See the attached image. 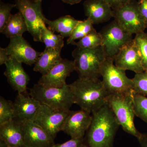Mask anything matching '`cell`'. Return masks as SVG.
<instances>
[{"instance_id":"1","label":"cell","mask_w":147,"mask_h":147,"mask_svg":"<svg viewBox=\"0 0 147 147\" xmlns=\"http://www.w3.org/2000/svg\"><path fill=\"white\" fill-rule=\"evenodd\" d=\"M92 114L91 123L84 137L88 147H113L120 125L108 103Z\"/></svg>"},{"instance_id":"2","label":"cell","mask_w":147,"mask_h":147,"mask_svg":"<svg viewBox=\"0 0 147 147\" xmlns=\"http://www.w3.org/2000/svg\"><path fill=\"white\" fill-rule=\"evenodd\" d=\"M69 85L74 104L81 109L92 114L107 104L110 94L100 79L79 78Z\"/></svg>"},{"instance_id":"3","label":"cell","mask_w":147,"mask_h":147,"mask_svg":"<svg viewBox=\"0 0 147 147\" xmlns=\"http://www.w3.org/2000/svg\"><path fill=\"white\" fill-rule=\"evenodd\" d=\"M72 56L79 78L99 79L101 66L107 58L102 46L94 48L76 47Z\"/></svg>"},{"instance_id":"4","label":"cell","mask_w":147,"mask_h":147,"mask_svg":"<svg viewBox=\"0 0 147 147\" xmlns=\"http://www.w3.org/2000/svg\"><path fill=\"white\" fill-rule=\"evenodd\" d=\"M29 94L40 103L59 111H69L74 104L73 94L69 84L61 88L46 87L38 84L30 89Z\"/></svg>"},{"instance_id":"5","label":"cell","mask_w":147,"mask_h":147,"mask_svg":"<svg viewBox=\"0 0 147 147\" xmlns=\"http://www.w3.org/2000/svg\"><path fill=\"white\" fill-rule=\"evenodd\" d=\"M132 94V91L127 93L110 94L107 103L124 131L138 139L142 133L134 124Z\"/></svg>"},{"instance_id":"6","label":"cell","mask_w":147,"mask_h":147,"mask_svg":"<svg viewBox=\"0 0 147 147\" xmlns=\"http://www.w3.org/2000/svg\"><path fill=\"white\" fill-rule=\"evenodd\" d=\"M114 59L107 58L100 69L102 82L109 94H124L132 91L131 79L127 76L125 70L114 63Z\"/></svg>"},{"instance_id":"7","label":"cell","mask_w":147,"mask_h":147,"mask_svg":"<svg viewBox=\"0 0 147 147\" xmlns=\"http://www.w3.org/2000/svg\"><path fill=\"white\" fill-rule=\"evenodd\" d=\"M101 45L107 58L114 59L120 50L133 40L132 35L123 28L116 20L101 29Z\"/></svg>"},{"instance_id":"8","label":"cell","mask_w":147,"mask_h":147,"mask_svg":"<svg viewBox=\"0 0 147 147\" xmlns=\"http://www.w3.org/2000/svg\"><path fill=\"white\" fill-rule=\"evenodd\" d=\"M16 7L23 15L28 28L35 41L40 42V34L46 27L41 8L42 1L33 0H14Z\"/></svg>"},{"instance_id":"9","label":"cell","mask_w":147,"mask_h":147,"mask_svg":"<svg viewBox=\"0 0 147 147\" xmlns=\"http://www.w3.org/2000/svg\"><path fill=\"white\" fill-rule=\"evenodd\" d=\"M113 13L114 20L130 34L145 32L146 26L139 9V2L131 0L123 7L113 10Z\"/></svg>"},{"instance_id":"10","label":"cell","mask_w":147,"mask_h":147,"mask_svg":"<svg viewBox=\"0 0 147 147\" xmlns=\"http://www.w3.org/2000/svg\"><path fill=\"white\" fill-rule=\"evenodd\" d=\"M69 111H59L41 105L33 121L54 139L58 133L61 131Z\"/></svg>"},{"instance_id":"11","label":"cell","mask_w":147,"mask_h":147,"mask_svg":"<svg viewBox=\"0 0 147 147\" xmlns=\"http://www.w3.org/2000/svg\"><path fill=\"white\" fill-rule=\"evenodd\" d=\"M90 114L82 109L70 110L61 131L73 139L84 138L91 123L92 115Z\"/></svg>"},{"instance_id":"12","label":"cell","mask_w":147,"mask_h":147,"mask_svg":"<svg viewBox=\"0 0 147 147\" xmlns=\"http://www.w3.org/2000/svg\"><path fill=\"white\" fill-rule=\"evenodd\" d=\"M5 49L9 56L29 65L34 64L41 53L35 50L22 36L11 38Z\"/></svg>"},{"instance_id":"13","label":"cell","mask_w":147,"mask_h":147,"mask_svg":"<svg viewBox=\"0 0 147 147\" xmlns=\"http://www.w3.org/2000/svg\"><path fill=\"white\" fill-rule=\"evenodd\" d=\"M74 71H75L74 61L62 59L50 71L42 75L38 84L44 87L61 88L67 84V78Z\"/></svg>"},{"instance_id":"14","label":"cell","mask_w":147,"mask_h":147,"mask_svg":"<svg viewBox=\"0 0 147 147\" xmlns=\"http://www.w3.org/2000/svg\"><path fill=\"white\" fill-rule=\"evenodd\" d=\"M114 62L117 66L125 71L130 70L135 73L145 71L141 56L134 40L120 50L114 58Z\"/></svg>"},{"instance_id":"15","label":"cell","mask_w":147,"mask_h":147,"mask_svg":"<svg viewBox=\"0 0 147 147\" xmlns=\"http://www.w3.org/2000/svg\"><path fill=\"white\" fill-rule=\"evenodd\" d=\"M5 65L6 69L4 74L11 88L19 93H28L27 86L30 78L23 68L22 63L9 56Z\"/></svg>"},{"instance_id":"16","label":"cell","mask_w":147,"mask_h":147,"mask_svg":"<svg viewBox=\"0 0 147 147\" xmlns=\"http://www.w3.org/2000/svg\"><path fill=\"white\" fill-rule=\"evenodd\" d=\"M18 93L13 102V119L22 122L33 121L41 104L30 94Z\"/></svg>"},{"instance_id":"17","label":"cell","mask_w":147,"mask_h":147,"mask_svg":"<svg viewBox=\"0 0 147 147\" xmlns=\"http://www.w3.org/2000/svg\"><path fill=\"white\" fill-rule=\"evenodd\" d=\"M21 123L26 147H52L55 144L54 139L33 121Z\"/></svg>"},{"instance_id":"18","label":"cell","mask_w":147,"mask_h":147,"mask_svg":"<svg viewBox=\"0 0 147 147\" xmlns=\"http://www.w3.org/2000/svg\"><path fill=\"white\" fill-rule=\"evenodd\" d=\"M83 6L85 15L93 25L108 22L113 18V10L105 0H86Z\"/></svg>"},{"instance_id":"19","label":"cell","mask_w":147,"mask_h":147,"mask_svg":"<svg viewBox=\"0 0 147 147\" xmlns=\"http://www.w3.org/2000/svg\"><path fill=\"white\" fill-rule=\"evenodd\" d=\"M0 139L10 147H26L21 123L13 119L1 125Z\"/></svg>"},{"instance_id":"20","label":"cell","mask_w":147,"mask_h":147,"mask_svg":"<svg viewBox=\"0 0 147 147\" xmlns=\"http://www.w3.org/2000/svg\"><path fill=\"white\" fill-rule=\"evenodd\" d=\"M61 50L45 47L34 64V71L46 74L61 61Z\"/></svg>"},{"instance_id":"21","label":"cell","mask_w":147,"mask_h":147,"mask_svg":"<svg viewBox=\"0 0 147 147\" xmlns=\"http://www.w3.org/2000/svg\"><path fill=\"white\" fill-rule=\"evenodd\" d=\"M45 25L48 26V29L54 32H57L64 38L69 37L74 29L79 22L70 15H66L51 21L44 18Z\"/></svg>"},{"instance_id":"22","label":"cell","mask_w":147,"mask_h":147,"mask_svg":"<svg viewBox=\"0 0 147 147\" xmlns=\"http://www.w3.org/2000/svg\"><path fill=\"white\" fill-rule=\"evenodd\" d=\"M28 31L26 21L22 13L18 11L14 14H11L1 33L7 38L22 36L25 32Z\"/></svg>"},{"instance_id":"23","label":"cell","mask_w":147,"mask_h":147,"mask_svg":"<svg viewBox=\"0 0 147 147\" xmlns=\"http://www.w3.org/2000/svg\"><path fill=\"white\" fill-rule=\"evenodd\" d=\"M40 38V42H43L46 47L61 50L64 45L63 37L55 34L46 27L41 31Z\"/></svg>"},{"instance_id":"24","label":"cell","mask_w":147,"mask_h":147,"mask_svg":"<svg viewBox=\"0 0 147 147\" xmlns=\"http://www.w3.org/2000/svg\"><path fill=\"white\" fill-rule=\"evenodd\" d=\"M94 29L93 24L88 18L79 21L67 40V43L72 45L76 40L82 39Z\"/></svg>"},{"instance_id":"25","label":"cell","mask_w":147,"mask_h":147,"mask_svg":"<svg viewBox=\"0 0 147 147\" xmlns=\"http://www.w3.org/2000/svg\"><path fill=\"white\" fill-rule=\"evenodd\" d=\"M102 42V37L100 32H98L94 29L78 42H74L72 45L82 48H94L101 46Z\"/></svg>"},{"instance_id":"26","label":"cell","mask_w":147,"mask_h":147,"mask_svg":"<svg viewBox=\"0 0 147 147\" xmlns=\"http://www.w3.org/2000/svg\"><path fill=\"white\" fill-rule=\"evenodd\" d=\"M133 108L135 116L147 123V97L132 90Z\"/></svg>"},{"instance_id":"27","label":"cell","mask_w":147,"mask_h":147,"mask_svg":"<svg viewBox=\"0 0 147 147\" xmlns=\"http://www.w3.org/2000/svg\"><path fill=\"white\" fill-rule=\"evenodd\" d=\"M133 40L139 50L144 69L147 71V32L136 34Z\"/></svg>"},{"instance_id":"28","label":"cell","mask_w":147,"mask_h":147,"mask_svg":"<svg viewBox=\"0 0 147 147\" xmlns=\"http://www.w3.org/2000/svg\"><path fill=\"white\" fill-rule=\"evenodd\" d=\"M13 119V102L0 96V125Z\"/></svg>"},{"instance_id":"29","label":"cell","mask_w":147,"mask_h":147,"mask_svg":"<svg viewBox=\"0 0 147 147\" xmlns=\"http://www.w3.org/2000/svg\"><path fill=\"white\" fill-rule=\"evenodd\" d=\"M134 93L147 96V71L136 73L131 79Z\"/></svg>"},{"instance_id":"30","label":"cell","mask_w":147,"mask_h":147,"mask_svg":"<svg viewBox=\"0 0 147 147\" xmlns=\"http://www.w3.org/2000/svg\"><path fill=\"white\" fill-rule=\"evenodd\" d=\"M16 7L15 4L5 3L1 1L0 3V32H1L7 22L10 18L11 11Z\"/></svg>"},{"instance_id":"31","label":"cell","mask_w":147,"mask_h":147,"mask_svg":"<svg viewBox=\"0 0 147 147\" xmlns=\"http://www.w3.org/2000/svg\"><path fill=\"white\" fill-rule=\"evenodd\" d=\"M52 147H88L85 138L73 139L62 144H55Z\"/></svg>"},{"instance_id":"32","label":"cell","mask_w":147,"mask_h":147,"mask_svg":"<svg viewBox=\"0 0 147 147\" xmlns=\"http://www.w3.org/2000/svg\"><path fill=\"white\" fill-rule=\"evenodd\" d=\"M113 10H116L123 7L131 0H105Z\"/></svg>"},{"instance_id":"33","label":"cell","mask_w":147,"mask_h":147,"mask_svg":"<svg viewBox=\"0 0 147 147\" xmlns=\"http://www.w3.org/2000/svg\"><path fill=\"white\" fill-rule=\"evenodd\" d=\"M139 4V9L144 20L146 29H147V0H140Z\"/></svg>"},{"instance_id":"34","label":"cell","mask_w":147,"mask_h":147,"mask_svg":"<svg viewBox=\"0 0 147 147\" xmlns=\"http://www.w3.org/2000/svg\"><path fill=\"white\" fill-rule=\"evenodd\" d=\"M9 59V56L6 53L5 48L0 47V65L5 64Z\"/></svg>"},{"instance_id":"35","label":"cell","mask_w":147,"mask_h":147,"mask_svg":"<svg viewBox=\"0 0 147 147\" xmlns=\"http://www.w3.org/2000/svg\"><path fill=\"white\" fill-rule=\"evenodd\" d=\"M137 139L141 147H147V133H142Z\"/></svg>"},{"instance_id":"36","label":"cell","mask_w":147,"mask_h":147,"mask_svg":"<svg viewBox=\"0 0 147 147\" xmlns=\"http://www.w3.org/2000/svg\"><path fill=\"white\" fill-rule=\"evenodd\" d=\"M64 3L73 5L81 2L82 0H62Z\"/></svg>"},{"instance_id":"37","label":"cell","mask_w":147,"mask_h":147,"mask_svg":"<svg viewBox=\"0 0 147 147\" xmlns=\"http://www.w3.org/2000/svg\"><path fill=\"white\" fill-rule=\"evenodd\" d=\"M0 147H10L7 146L2 140H0Z\"/></svg>"},{"instance_id":"38","label":"cell","mask_w":147,"mask_h":147,"mask_svg":"<svg viewBox=\"0 0 147 147\" xmlns=\"http://www.w3.org/2000/svg\"><path fill=\"white\" fill-rule=\"evenodd\" d=\"M33 1L35 2H38L39 1H42V0H33Z\"/></svg>"}]
</instances>
